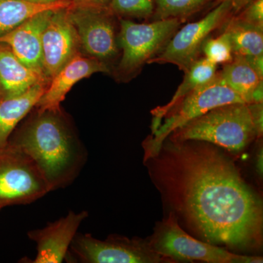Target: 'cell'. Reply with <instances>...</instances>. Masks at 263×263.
I'll list each match as a JSON object with an SVG mask.
<instances>
[{"instance_id":"cell-1","label":"cell","mask_w":263,"mask_h":263,"mask_svg":"<svg viewBox=\"0 0 263 263\" xmlns=\"http://www.w3.org/2000/svg\"><path fill=\"white\" fill-rule=\"evenodd\" d=\"M144 163L173 213L204 242L240 250L261 247L262 200L219 147L167 138Z\"/></svg>"},{"instance_id":"cell-2","label":"cell","mask_w":263,"mask_h":263,"mask_svg":"<svg viewBox=\"0 0 263 263\" xmlns=\"http://www.w3.org/2000/svg\"><path fill=\"white\" fill-rule=\"evenodd\" d=\"M34 112L8 140L32 158L42 173L51 191L73 182L84 167L86 148L70 121L57 110Z\"/></svg>"},{"instance_id":"cell-3","label":"cell","mask_w":263,"mask_h":263,"mask_svg":"<svg viewBox=\"0 0 263 263\" xmlns=\"http://www.w3.org/2000/svg\"><path fill=\"white\" fill-rule=\"evenodd\" d=\"M257 138L249 103L226 104L209 110L173 132L171 141H199L230 152L245 149Z\"/></svg>"},{"instance_id":"cell-4","label":"cell","mask_w":263,"mask_h":263,"mask_svg":"<svg viewBox=\"0 0 263 263\" xmlns=\"http://www.w3.org/2000/svg\"><path fill=\"white\" fill-rule=\"evenodd\" d=\"M119 19L118 43L122 54L111 72L122 82L136 78L143 67L162 51L183 23L178 19L141 24L129 18Z\"/></svg>"},{"instance_id":"cell-5","label":"cell","mask_w":263,"mask_h":263,"mask_svg":"<svg viewBox=\"0 0 263 263\" xmlns=\"http://www.w3.org/2000/svg\"><path fill=\"white\" fill-rule=\"evenodd\" d=\"M234 103L245 102L217 72L212 80L189 93L164 115L157 130L143 142V161L155 156L162 143L178 128L216 107Z\"/></svg>"},{"instance_id":"cell-6","label":"cell","mask_w":263,"mask_h":263,"mask_svg":"<svg viewBox=\"0 0 263 263\" xmlns=\"http://www.w3.org/2000/svg\"><path fill=\"white\" fill-rule=\"evenodd\" d=\"M147 241L156 252L173 260L209 263L263 262L262 257L232 253L218 246L193 238L181 228L173 212L156 226L155 233Z\"/></svg>"},{"instance_id":"cell-7","label":"cell","mask_w":263,"mask_h":263,"mask_svg":"<svg viewBox=\"0 0 263 263\" xmlns=\"http://www.w3.org/2000/svg\"><path fill=\"white\" fill-rule=\"evenodd\" d=\"M70 262L159 263L174 262L151 248L147 240L112 235L104 240L91 234L78 233L65 257Z\"/></svg>"},{"instance_id":"cell-8","label":"cell","mask_w":263,"mask_h":263,"mask_svg":"<svg viewBox=\"0 0 263 263\" xmlns=\"http://www.w3.org/2000/svg\"><path fill=\"white\" fill-rule=\"evenodd\" d=\"M68 14L76 29L81 53L108 65L119 58L117 21L119 18L108 6H70Z\"/></svg>"},{"instance_id":"cell-9","label":"cell","mask_w":263,"mask_h":263,"mask_svg":"<svg viewBox=\"0 0 263 263\" xmlns=\"http://www.w3.org/2000/svg\"><path fill=\"white\" fill-rule=\"evenodd\" d=\"M49 192L42 173L25 152L10 145L0 152V209L31 203Z\"/></svg>"},{"instance_id":"cell-10","label":"cell","mask_w":263,"mask_h":263,"mask_svg":"<svg viewBox=\"0 0 263 263\" xmlns=\"http://www.w3.org/2000/svg\"><path fill=\"white\" fill-rule=\"evenodd\" d=\"M233 15V6L228 2L216 5L200 20L180 27L162 51L148 64H173L186 72L201 57L205 40L222 28Z\"/></svg>"},{"instance_id":"cell-11","label":"cell","mask_w":263,"mask_h":263,"mask_svg":"<svg viewBox=\"0 0 263 263\" xmlns=\"http://www.w3.org/2000/svg\"><path fill=\"white\" fill-rule=\"evenodd\" d=\"M79 53V36L69 16L68 8L54 10L44 29L42 40L43 73L49 83Z\"/></svg>"},{"instance_id":"cell-12","label":"cell","mask_w":263,"mask_h":263,"mask_svg":"<svg viewBox=\"0 0 263 263\" xmlns=\"http://www.w3.org/2000/svg\"><path fill=\"white\" fill-rule=\"evenodd\" d=\"M87 212H69L65 217L49 223L42 229L31 230L28 237L37 245V255L29 262L61 263L82 221L88 217Z\"/></svg>"},{"instance_id":"cell-13","label":"cell","mask_w":263,"mask_h":263,"mask_svg":"<svg viewBox=\"0 0 263 263\" xmlns=\"http://www.w3.org/2000/svg\"><path fill=\"white\" fill-rule=\"evenodd\" d=\"M97 72L111 73V70L96 59L78 53L53 76L34 108L39 111L60 110L61 103L72 86L81 79Z\"/></svg>"},{"instance_id":"cell-14","label":"cell","mask_w":263,"mask_h":263,"mask_svg":"<svg viewBox=\"0 0 263 263\" xmlns=\"http://www.w3.org/2000/svg\"><path fill=\"white\" fill-rule=\"evenodd\" d=\"M53 11L41 12L0 37V43L8 45L24 65L43 76V34Z\"/></svg>"},{"instance_id":"cell-15","label":"cell","mask_w":263,"mask_h":263,"mask_svg":"<svg viewBox=\"0 0 263 263\" xmlns=\"http://www.w3.org/2000/svg\"><path fill=\"white\" fill-rule=\"evenodd\" d=\"M41 83L49 81L24 65L8 45L0 43V100L20 96Z\"/></svg>"},{"instance_id":"cell-16","label":"cell","mask_w":263,"mask_h":263,"mask_svg":"<svg viewBox=\"0 0 263 263\" xmlns=\"http://www.w3.org/2000/svg\"><path fill=\"white\" fill-rule=\"evenodd\" d=\"M48 84H35L20 96L0 100V152L8 146L13 130L35 106Z\"/></svg>"},{"instance_id":"cell-17","label":"cell","mask_w":263,"mask_h":263,"mask_svg":"<svg viewBox=\"0 0 263 263\" xmlns=\"http://www.w3.org/2000/svg\"><path fill=\"white\" fill-rule=\"evenodd\" d=\"M217 67L218 65L216 64L209 61L203 57L199 58L192 65L189 70L184 72L182 82L169 103L152 110V133L157 130L164 115L175 105L181 101L189 93L212 80L217 73Z\"/></svg>"},{"instance_id":"cell-18","label":"cell","mask_w":263,"mask_h":263,"mask_svg":"<svg viewBox=\"0 0 263 263\" xmlns=\"http://www.w3.org/2000/svg\"><path fill=\"white\" fill-rule=\"evenodd\" d=\"M70 6V3L65 0H59L49 4L32 3L29 0H0V37L41 12Z\"/></svg>"},{"instance_id":"cell-19","label":"cell","mask_w":263,"mask_h":263,"mask_svg":"<svg viewBox=\"0 0 263 263\" xmlns=\"http://www.w3.org/2000/svg\"><path fill=\"white\" fill-rule=\"evenodd\" d=\"M219 73L226 84L246 103H252L254 89L263 81L246 57L238 55H234L231 61L223 65Z\"/></svg>"},{"instance_id":"cell-20","label":"cell","mask_w":263,"mask_h":263,"mask_svg":"<svg viewBox=\"0 0 263 263\" xmlns=\"http://www.w3.org/2000/svg\"><path fill=\"white\" fill-rule=\"evenodd\" d=\"M221 30L229 35L233 55L263 54V28L245 23L233 15Z\"/></svg>"},{"instance_id":"cell-21","label":"cell","mask_w":263,"mask_h":263,"mask_svg":"<svg viewBox=\"0 0 263 263\" xmlns=\"http://www.w3.org/2000/svg\"><path fill=\"white\" fill-rule=\"evenodd\" d=\"M215 0H152L153 14L152 21L186 19L197 14L208 6H212Z\"/></svg>"},{"instance_id":"cell-22","label":"cell","mask_w":263,"mask_h":263,"mask_svg":"<svg viewBox=\"0 0 263 263\" xmlns=\"http://www.w3.org/2000/svg\"><path fill=\"white\" fill-rule=\"evenodd\" d=\"M201 53L216 65L228 63L234 57L229 35L224 31H221L218 37H208L202 44Z\"/></svg>"},{"instance_id":"cell-23","label":"cell","mask_w":263,"mask_h":263,"mask_svg":"<svg viewBox=\"0 0 263 263\" xmlns=\"http://www.w3.org/2000/svg\"><path fill=\"white\" fill-rule=\"evenodd\" d=\"M108 7L119 18H139L149 22L153 14L152 0H110Z\"/></svg>"},{"instance_id":"cell-24","label":"cell","mask_w":263,"mask_h":263,"mask_svg":"<svg viewBox=\"0 0 263 263\" xmlns=\"http://www.w3.org/2000/svg\"><path fill=\"white\" fill-rule=\"evenodd\" d=\"M233 15L241 22L263 28V0H254Z\"/></svg>"},{"instance_id":"cell-25","label":"cell","mask_w":263,"mask_h":263,"mask_svg":"<svg viewBox=\"0 0 263 263\" xmlns=\"http://www.w3.org/2000/svg\"><path fill=\"white\" fill-rule=\"evenodd\" d=\"M251 114H252V119L256 132H257V138H261L262 136V114L263 106L262 103H249Z\"/></svg>"},{"instance_id":"cell-26","label":"cell","mask_w":263,"mask_h":263,"mask_svg":"<svg viewBox=\"0 0 263 263\" xmlns=\"http://www.w3.org/2000/svg\"><path fill=\"white\" fill-rule=\"evenodd\" d=\"M253 1L254 0H215L212 5V8H214L216 5L224 3V2H228L233 6L234 15H236Z\"/></svg>"},{"instance_id":"cell-27","label":"cell","mask_w":263,"mask_h":263,"mask_svg":"<svg viewBox=\"0 0 263 263\" xmlns=\"http://www.w3.org/2000/svg\"><path fill=\"white\" fill-rule=\"evenodd\" d=\"M70 3L72 6H84V5H94V6H108L110 0H65Z\"/></svg>"},{"instance_id":"cell-28","label":"cell","mask_w":263,"mask_h":263,"mask_svg":"<svg viewBox=\"0 0 263 263\" xmlns=\"http://www.w3.org/2000/svg\"><path fill=\"white\" fill-rule=\"evenodd\" d=\"M250 65L257 72L259 77L263 79V54L257 56L246 57Z\"/></svg>"},{"instance_id":"cell-29","label":"cell","mask_w":263,"mask_h":263,"mask_svg":"<svg viewBox=\"0 0 263 263\" xmlns=\"http://www.w3.org/2000/svg\"><path fill=\"white\" fill-rule=\"evenodd\" d=\"M263 100V81L254 89L252 97V103H262Z\"/></svg>"},{"instance_id":"cell-30","label":"cell","mask_w":263,"mask_h":263,"mask_svg":"<svg viewBox=\"0 0 263 263\" xmlns=\"http://www.w3.org/2000/svg\"><path fill=\"white\" fill-rule=\"evenodd\" d=\"M263 154L262 148H260L258 154H257V163H256V169H257V173H258L259 176L262 177V170H263Z\"/></svg>"},{"instance_id":"cell-31","label":"cell","mask_w":263,"mask_h":263,"mask_svg":"<svg viewBox=\"0 0 263 263\" xmlns=\"http://www.w3.org/2000/svg\"><path fill=\"white\" fill-rule=\"evenodd\" d=\"M29 1L32 2V3H41V4H49V3H55L59 0H29Z\"/></svg>"}]
</instances>
